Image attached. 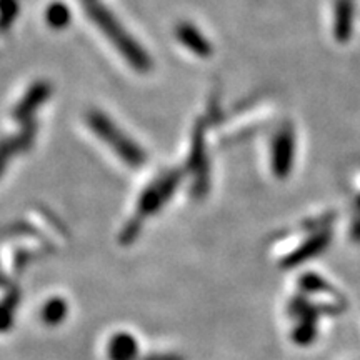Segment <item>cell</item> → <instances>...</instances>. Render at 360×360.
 <instances>
[{
  "instance_id": "cell-1",
  "label": "cell",
  "mask_w": 360,
  "mask_h": 360,
  "mask_svg": "<svg viewBox=\"0 0 360 360\" xmlns=\"http://www.w3.org/2000/svg\"><path fill=\"white\" fill-rule=\"evenodd\" d=\"M85 11H87L89 17L96 24L101 27V30L110 42L119 49L125 60L139 72H148L152 69V60L148 53L139 45L130 35L122 29V25L117 22V19L112 13L102 6L98 0H82Z\"/></svg>"
},
{
  "instance_id": "cell-2",
  "label": "cell",
  "mask_w": 360,
  "mask_h": 360,
  "mask_svg": "<svg viewBox=\"0 0 360 360\" xmlns=\"http://www.w3.org/2000/svg\"><path fill=\"white\" fill-rule=\"evenodd\" d=\"M87 122L90 129L96 132L103 142L109 143L112 150L117 155L122 157L125 164L130 167H141L146 162V152L137 146L134 141L125 135L122 130L117 129V125L112 122L107 115H103L102 112H90L87 117Z\"/></svg>"
},
{
  "instance_id": "cell-3",
  "label": "cell",
  "mask_w": 360,
  "mask_h": 360,
  "mask_svg": "<svg viewBox=\"0 0 360 360\" xmlns=\"http://www.w3.org/2000/svg\"><path fill=\"white\" fill-rule=\"evenodd\" d=\"M180 179H182V174H180L179 170H174V172L165 174L164 177L157 179L154 184H150V186L142 192L141 199H139V219L150 217V215H154L157 210L167 204L170 197L174 195L175 191H177Z\"/></svg>"
},
{
  "instance_id": "cell-4",
  "label": "cell",
  "mask_w": 360,
  "mask_h": 360,
  "mask_svg": "<svg viewBox=\"0 0 360 360\" xmlns=\"http://www.w3.org/2000/svg\"><path fill=\"white\" fill-rule=\"evenodd\" d=\"M295 159V130L283 125L272 141V170L277 179L289 177Z\"/></svg>"
},
{
  "instance_id": "cell-5",
  "label": "cell",
  "mask_w": 360,
  "mask_h": 360,
  "mask_svg": "<svg viewBox=\"0 0 360 360\" xmlns=\"http://www.w3.org/2000/svg\"><path fill=\"white\" fill-rule=\"evenodd\" d=\"M188 170H191L195 184H193V192L197 195H204L209 186V162L205 154V132L204 124H197L192 137V150L188 157Z\"/></svg>"
},
{
  "instance_id": "cell-6",
  "label": "cell",
  "mask_w": 360,
  "mask_h": 360,
  "mask_svg": "<svg viewBox=\"0 0 360 360\" xmlns=\"http://www.w3.org/2000/svg\"><path fill=\"white\" fill-rule=\"evenodd\" d=\"M24 124L25 127L22 129L20 134H17L15 137H8L6 141L0 142V175H2L4 170H6L8 160H11L12 157L29 150L30 146H32L35 132H37V125H35L34 120H29V122H24Z\"/></svg>"
},
{
  "instance_id": "cell-7",
  "label": "cell",
  "mask_w": 360,
  "mask_h": 360,
  "mask_svg": "<svg viewBox=\"0 0 360 360\" xmlns=\"http://www.w3.org/2000/svg\"><path fill=\"white\" fill-rule=\"evenodd\" d=\"M51 85L47 82H35L32 87L29 89V92L25 94L24 98L17 103L15 110H13V117L19 122H29L32 120V115L35 114V110L39 109L42 103L47 101L49 96H51Z\"/></svg>"
},
{
  "instance_id": "cell-8",
  "label": "cell",
  "mask_w": 360,
  "mask_h": 360,
  "mask_svg": "<svg viewBox=\"0 0 360 360\" xmlns=\"http://www.w3.org/2000/svg\"><path fill=\"white\" fill-rule=\"evenodd\" d=\"M175 35H177L179 42L195 53L197 57L207 58L212 56V45L193 24H188V22L179 24L177 29H175Z\"/></svg>"
},
{
  "instance_id": "cell-9",
  "label": "cell",
  "mask_w": 360,
  "mask_h": 360,
  "mask_svg": "<svg viewBox=\"0 0 360 360\" xmlns=\"http://www.w3.org/2000/svg\"><path fill=\"white\" fill-rule=\"evenodd\" d=\"M354 30V0H335L334 35L340 44L349 42Z\"/></svg>"
},
{
  "instance_id": "cell-10",
  "label": "cell",
  "mask_w": 360,
  "mask_h": 360,
  "mask_svg": "<svg viewBox=\"0 0 360 360\" xmlns=\"http://www.w3.org/2000/svg\"><path fill=\"white\" fill-rule=\"evenodd\" d=\"M110 360H135L139 355V344L129 332H119L112 337L107 347Z\"/></svg>"
},
{
  "instance_id": "cell-11",
  "label": "cell",
  "mask_w": 360,
  "mask_h": 360,
  "mask_svg": "<svg viewBox=\"0 0 360 360\" xmlns=\"http://www.w3.org/2000/svg\"><path fill=\"white\" fill-rule=\"evenodd\" d=\"M67 315H69V304L60 297H53V299L47 300L42 310H40V317H42L44 323L51 327L60 326L65 321Z\"/></svg>"
},
{
  "instance_id": "cell-12",
  "label": "cell",
  "mask_w": 360,
  "mask_h": 360,
  "mask_svg": "<svg viewBox=\"0 0 360 360\" xmlns=\"http://www.w3.org/2000/svg\"><path fill=\"white\" fill-rule=\"evenodd\" d=\"M327 244H328V233L327 232H319L314 238H310L307 244H304L302 247H300V249L297 250L295 254L292 255V257L287 260L285 264L292 265V264L304 262V260L314 257L315 254L322 252L327 247Z\"/></svg>"
},
{
  "instance_id": "cell-13",
  "label": "cell",
  "mask_w": 360,
  "mask_h": 360,
  "mask_svg": "<svg viewBox=\"0 0 360 360\" xmlns=\"http://www.w3.org/2000/svg\"><path fill=\"white\" fill-rule=\"evenodd\" d=\"M47 22L52 29H64L70 22V11L69 7L64 6L62 2L52 4L47 8Z\"/></svg>"
},
{
  "instance_id": "cell-14",
  "label": "cell",
  "mask_w": 360,
  "mask_h": 360,
  "mask_svg": "<svg viewBox=\"0 0 360 360\" xmlns=\"http://www.w3.org/2000/svg\"><path fill=\"white\" fill-rule=\"evenodd\" d=\"M19 4L17 0H0V30L11 29L12 22L17 19Z\"/></svg>"
},
{
  "instance_id": "cell-15",
  "label": "cell",
  "mask_w": 360,
  "mask_h": 360,
  "mask_svg": "<svg viewBox=\"0 0 360 360\" xmlns=\"http://www.w3.org/2000/svg\"><path fill=\"white\" fill-rule=\"evenodd\" d=\"M148 360H180V359L174 357V355H154V357H150Z\"/></svg>"
},
{
  "instance_id": "cell-16",
  "label": "cell",
  "mask_w": 360,
  "mask_h": 360,
  "mask_svg": "<svg viewBox=\"0 0 360 360\" xmlns=\"http://www.w3.org/2000/svg\"><path fill=\"white\" fill-rule=\"evenodd\" d=\"M357 205L360 207V197H359V200H357Z\"/></svg>"
}]
</instances>
